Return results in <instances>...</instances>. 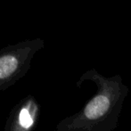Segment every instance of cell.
Instances as JSON below:
<instances>
[{"label":"cell","instance_id":"obj_1","mask_svg":"<svg viewBox=\"0 0 131 131\" xmlns=\"http://www.w3.org/2000/svg\"><path fill=\"white\" fill-rule=\"evenodd\" d=\"M91 81L96 86L95 94L84 106L71 116L62 119L54 131H114L129 88L121 75L104 77L95 69L83 73L77 86Z\"/></svg>","mask_w":131,"mask_h":131},{"label":"cell","instance_id":"obj_2","mask_svg":"<svg viewBox=\"0 0 131 131\" xmlns=\"http://www.w3.org/2000/svg\"><path fill=\"white\" fill-rule=\"evenodd\" d=\"M45 40L37 38L17 42L0 50V92L23 79L36 53L44 48Z\"/></svg>","mask_w":131,"mask_h":131},{"label":"cell","instance_id":"obj_3","mask_svg":"<svg viewBox=\"0 0 131 131\" xmlns=\"http://www.w3.org/2000/svg\"><path fill=\"white\" fill-rule=\"evenodd\" d=\"M41 114V106L32 95L23 97L14 106L4 131H34Z\"/></svg>","mask_w":131,"mask_h":131}]
</instances>
